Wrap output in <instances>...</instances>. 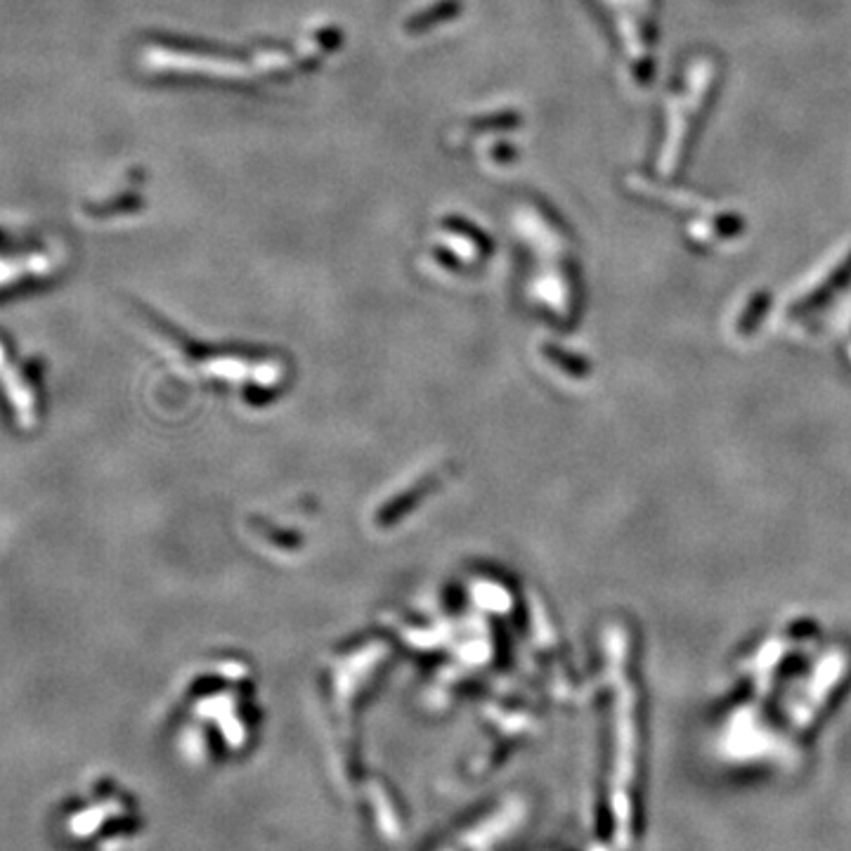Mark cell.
I'll list each match as a JSON object with an SVG mask.
<instances>
[{"mask_svg":"<svg viewBox=\"0 0 851 851\" xmlns=\"http://www.w3.org/2000/svg\"><path fill=\"white\" fill-rule=\"evenodd\" d=\"M0 395H3L5 407L10 409L12 419L22 431H34L41 419L38 398L29 376L22 372L12 360L8 348L0 343Z\"/></svg>","mask_w":851,"mask_h":851,"instance_id":"cell-1","label":"cell"}]
</instances>
